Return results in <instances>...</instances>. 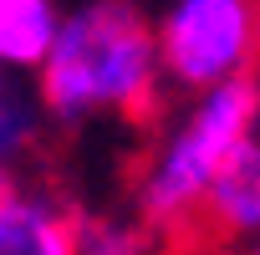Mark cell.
Returning a JSON list of instances; mask_svg holds the SVG:
<instances>
[{
    "mask_svg": "<svg viewBox=\"0 0 260 255\" xmlns=\"http://www.w3.org/2000/svg\"><path fill=\"white\" fill-rule=\"evenodd\" d=\"M36 87L56 128H87L102 117H158L169 82L153 11L143 0H77L46 67L36 72Z\"/></svg>",
    "mask_w": 260,
    "mask_h": 255,
    "instance_id": "obj_1",
    "label": "cell"
},
{
    "mask_svg": "<svg viewBox=\"0 0 260 255\" xmlns=\"http://www.w3.org/2000/svg\"><path fill=\"white\" fill-rule=\"evenodd\" d=\"M250 133H260V82L235 77L184 97L179 117L158 128V138L138 158L133 174V214L153 235H184L204 225V199L230 158Z\"/></svg>",
    "mask_w": 260,
    "mask_h": 255,
    "instance_id": "obj_2",
    "label": "cell"
},
{
    "mask_svg": "<svg viewBox=\"0 0 260 255\" xmlns=\"http://www.w3.org/2000/svg\"><path fill=\"white\" fill-rule=\"evenodd\" d=\"M164 82L179 97L250 77L260 61V0H158Z\"/></svg>",
    "mask_w": 260,
    "mask_h": 255,
    "instance_id": "obj_3",
    "label": "cell"
},
{
    "mask_svg": "<svg viewBox=\"0 0 260 255\" xmlns=\"http://www.w3.org/2000/svg\"><path fill=\"white\" fill-rule=\"evenodd\" d=\"M87 214L41 179H0V255H82Z\"/></svg>",
    "mask_w": 260,
    "mask_h": 255,
    "instance_id": "obj_4",
    "label": "cell"
},
{
    "mask_svg": "<svg viewBox=\"0 0 260 255\" xmlns=\"http://www.w3.org/2000/svg\"><path fill=\"white\" fill-rule=\"evenodd\" d=\"M51 107L31 72H16L0 61V179H26L36 158L46 153Z\"/></svg>",
    "mask_w": 260,
    "mask_h": 255,
    "instance_id": "obj_5",
    "label": "cell"
},
{
    "mask_svg": "<svg viewBox=\"0 0 260 255\" xmlns=\"http://www.w3.org/2000/svg\"><path fill=\"white\" fill-rule=\"evenodd\" d=\"M204 225L224 240H260V133H250L219 164L204 199Z\"/></svg>",
    "mask_w": 260,
    "mask_h": 255,
    "instance_id": "obj_6",
    "label": "cell"
},
{
    "mask_svg": "<svg viewBox=\"0 0 260 255\" xmlns=\"http://www.w3.org/2000/svg\"><path fill=\"white\" fill-rule=\"evenodd\" d=\"M67 11L72 6L61 0H0V61L36 77L61 36Z\"/></svg>",
    "mask_w": 260,
    "mask_h": 255,
    "instance_id": "obj_7",
    "label": "cell"
},
{
    "mask_svg": "<svg viewBox=\"0 0 260 255\" xmlns=\"http://www.w3.org/2000/svg\"><path fill=\"white\" fill-rule=\"evenodd\" d=\"M82 255H169L153 230H133V225H112V219H87L82 235Z\"/></svg>",
    "mask_w": 260,
    "mask_h": 255,
    "instance_id": "obj_8",
    "label": "cell"
},
{
    "mask_svg": "<svg viewBox=\"0 0 260 255\" xmlns=\"http://www.w3.org/2000/svg\"><path fill=\"white\" fill-rule=\"evenodd\" d=\"M250 255H260V245H255V250H250Z\"/></svg>",
    "mask_w": 260,
    "mask_h": 255,
    "instance_id": "obj_9",
    "label": "cell"
}]
</instances>
